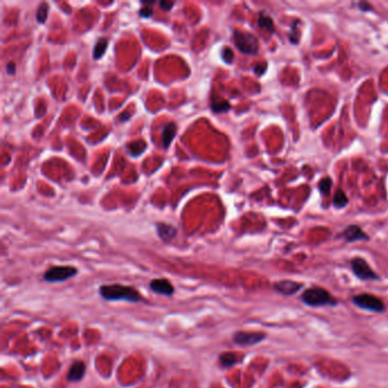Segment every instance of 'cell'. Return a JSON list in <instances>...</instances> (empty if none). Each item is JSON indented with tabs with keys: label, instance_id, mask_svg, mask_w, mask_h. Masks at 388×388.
Returning a JSON list of instances; mask_svg holds the SVG:
<instances>
[{
	"label": "cell",
	"instance_id": "603a6c76",
	"mask_svg": "<svg viewBox=\"0 0 388 388\" xmlns=\"http://www.w3.org/2000/svg\"><path fill=\"white\" fill-rule=\"evenodd\" d=\"M174 6V2L172 1H161L159 2V8L162 9V11H165V12H169L170 9Z\"/></svg>",
	"mask_w": 388,
	"mask_h": 388
},
{
	"label": "cell",
	"instance_id": "30bf717a",
	"mask_svg": "<svg viewBox=\"0 0 388 388\" xmlns=\"http://www.w3.org/2000/svg\"><path fill=\"white\" fill-rule=\"evenodd\" d=\"M302 283L290 281V280H283V281H279L275 285V288L277 292H279L282 295H293L296 292L301 289Z\"/></svg>",
	"mask_w": 388,
	"mask_h": 388
},
{
	"label": "cell",
	"instance_id": "7402d4cb",
	"mask_svg": "<svg viewBox=\"0 0 388 388\" xmlns=\"http://www.w3.org/2000/svg\"><path fill=\"white\" fill-rule=\"evenodd\" d=\"M139 15L141 16V17H143V18L152 17V16H153V9L149 8V7H142L139 11Z\"/></svg>",
	"mask_w": 388,
	"mask_h": 388
},
{
	"label": "cell",
	"instance_id": "ba28073f",
	"mask_svg": "<svg viewBox=\"0 0 388 388\" xmlns=\"http://www.w3.org/2000/svg\"><path fill=\"white\" fill-rule=\"evenodd\" d=\"M149 287H151L152 292H154L158 295L171 296L174 293V287L165 278L153 279L151 283H149Z\"/></svg>",
	"mask_w": 388,
	"mask_h": 388
},
{
	"label": "cell",
	"instance_id": "44dd1931",
	"mask_svg": "<svg viewBox=\"0 0 388 388\" xmlns=\"http://www.w3.org/2000/svg\"><path fill=\"white\" fill-rule=\"evenodd\" d=\"M222 57H223V60H224V62H226V63L230 64L231 62L233 61V50H231L230 48H224L223 51H222Z\"/></svg>",
	"mask_w": 388,
	"mask_h": 388
},
{
	"label": "cell",
	"instance_id": "5b68a950",
	"mask_svg": "<svg viewBox=\"0 0 388 388\" xmlns=\"http://www.w3.org/2000/svg\"><path fill=\"white\" fill-rule=\"evenodd\" d=\"M353 303L358 308L367 310L371 312H383L385 311V304L380 298L371 294H360L353 297Z\"/></svg>",
	"mask_w": 388,
	"mask_h": 388
},
{
	"label": "cell",
	"instance_id": "e0dca14e",
	"mask_svg": "<svg viewBox=\"0 0 388 388\" xmlns=\"http://www.w3.org/2000/svg\"><path fill=\"white\" fill-rule=\"evenodd\" d=\"M48 12H49V5H48L47 2H42V4L39 5V7L37 9V14H35L37 21L39 23H41V24L47 21Z\"/></svg>",
	"mask_w": 388,
	"mask_h": 388
},
{
	"label": "cell",
	"instance_id": "7c38bea8",
	"mask_svg": "<svg viewBox=\"0 0 388 388\" xmlns=\"http://www.w3.org/2000/svg\"><path fill=\"white\" fill-rule=\"evenodd\" d=\"M157 233L159 238H161L162 240L164 241H169L171 239H173L175 237V234H177V230H175V228L173 226H171V224H166V223H158L157 226Z\"/></svg>",
	"mask_w": 388,
	"mask_h": 388
},
{
	"label": "cell",
	"instance_id": "8992f818",
	"mask_svg": "<svg viewBox=\"0 0 388 388\" xmlns=\"http://www.w3.org/2000/svg\"><path fill=\"white\" fill-rule=\"evenodd\" d=\"M352 270H353L354 275L361 280H377L379 279L376 273L372 271L370 268L369 264L361 257H357L352 261Z\"/></svg>",
	"mask_w": 388,
	"mask_h": 388
},
{
	"label": "cell",
	"instance_id": "d4e9b609",
	"mask_svg": "<svg viewBox=\"0 0 388 388\" xmlns=\"http://www.w3.org/2000/svg\"><path fill=\"white\" fill-rule=\"evenodd\" d=\"M265 68H266V65H265V66L261 67V65H260V64H257V65H256V67L254 68V70H255V72H256L257 74H262L263 72L265 71Z\"/></svg>",
	"mask_w": 388,
	"mask_h": 388
},
{
	"label": "cell",
	"instance_id": "5bb4252c",
	"mask_svg": "<svg viewBox=\"0 0 388 388\" xmlns=\"http://www.w3.org/2000/svg\"><path fill=\"white\" fill-rule=\"evenodd\" d=\"M107 46H109V40H107L106 38H100L99 40L96 42L93 51L94 60H99V58L103 57V55L105 54V51L107 49Z\"/></svg>",
	"mask_w": 388,
	"mask_h": 388
},
{
	"label": "cell",
	"instance_id": "7a4b0ae2",
	"mask_svg": "<svg viewBox=\"0 0 388 388\" xmlns=\"http://www.w3.org/2000/svg\"><path fill=\"white\" fill-rule=\"evenodd\" d=\"M302 301L310 306H322L336 304L335 298L329 294L327 290L314 287L305 290L302 295Z\"/></svg>",
	"mask_w": 388,
	"mask_h": 388
},
{
	"label": "cell",
	"instance_id": "ac0fdd59",
	"mask_svg": "<svg viewBox=\"0 0 388 388\" xmlns=\"http://www.w3.org/2000/svg\"><path fill=\"white\" fill-rule=\"evenodd\" d=\"M219 360H220V363L222 367H224V368L231 367V366H233V364L237 363V355L234 353H223L220 355Z\"/></svg>",
	"mask_w": 388,
	"mask_h": 388
},
{
	"label": "cell",
	"instance_id": "8fae6325",
	"mask_svg": "<svg viewBox=\"0 0 388 388\" xmlns=\"http://www.w3.org/2000/svg\"><path fill=\"white\" fill-rule=\"evenodd\" d=\"M86 374V364L81 361H76L72 364L67 373V380L70 381H80Z\"/></svg>",
	"mask_w": 388,
	"mask_h": 388
},
{
	"label": "cell",
	"instance_id": "4fadbf2b",
	"mask_svg": "<svg viewBox=\"0 0 388 388\" xmlns=\"http://www.w3.org/2000/svg\"><path fill=\"white\" fill-rule=\"evenodd\" d=\"M175 133H177V124H175V123L173 122L168 123V124L164 126L162 138H163V145H164L165 148H168L169 146L171 145L172 140H173L175 137Z\"/></svg>",
	"mask_w": 388,
	"mask_h": 388
},
{
	"label": "cell",
	"instance_id": "cb8c5ba5",
	"mask_svg": "<svg viewBox=\"0 0 388 388\" xmlns=\"http://www.w3.org/2000/svg\"><path fill=\"white\" fill-rule=\"evenodd\" d=\"M7 73L8 74H11V76H14L15 74V71H16V66H15V64L13 63V62H11V63H8L7 64Z\"/></svg>",
	"mask_w": 388,
	"mask_h": 388
},
{
	"label": "cell",
	"instance_id": "d6986e66",
	"mask_svg": "<svg viewBox=\"0 0 388 388\" xmlns=\"http://www.w3.org/2000/svg\"><path fill=\"white\" fill-rule=\"evenodd\" d=\"M211 107L215 113H222L229 110L230 105L226 100H220V102H212Z\"/></svg>",
	"mask_w": 388,
	"mask_h": 388
},
{
	"label": "cell",
	"instance_id": "6da1fadb",
	"mask_svg": "<svg viewBox=\"0 0 388 388\" xmlns=\"http://www.w3.org/2000/svg\"><path fill=\"white\" fill-rule=\"evenodd\" d=\"M99 294L104 299L110 302L125 301L130 303H138L143 301L142 295L140 294L139 290L131 286L120 285V283L100 286Z\"/></svg>",
	"mask_w": 388,
	"mask_h": 388
},
{
	"label": "cell",
	"instance_id": "3957f363",
	"mask_svg": "<svg viewBox=\"0 0 388 388\" xmlns=\"http://www.w3.org/2000/svg\"><path fill=\"white\" fill-rule=\"evenodd\" d=\"M233 42L241 53L255 55L259 51V41L248 32L236 30L233 32Z\"/></svg>",
	"mask_w": 388,
	"mask_h": 388
},
{
	"label": "cell",
	"instance_id": "9a60e30c",
	"mask_svg": "<svg viewBox=\"0 0 388 388\" xmlns=\"http://www.w3.org/2000/svg\"><path fill=\"white\" fill-rule=\"evenodd\" d=\"M259 25L263 30H266L269 32H273V21L270 16L266 14L265 12H261L259 15Z\"/></svg>",
	"mask_w": 388,
	"mask_h": 388
},
{
	"label": "cell",
	"instance_id": "9c48e42d",
	"mask_svg": "<svg viewBox=\"0 0 388 388\" xmlns=\"http://www.w3.org/2000/svg\"><path fill=\"white\" fill-rule=\"evenodd\" d=\"M345 240L355 241V240H368V236L362 231L358 226H348L341 234Z\"/></svg>",
	"mask_w": 388,
	"mask_h": 388
},
{
	"label": "cell",
	"instance_id": "277c9868",
	"mask_svg": "<svg viewBox=\"0 0 388 388\" xmlns=\"http://www.w3.org/2000/svg\"><path fill=\"white\" fill-rule=\"evenodd\" d=\"M78 275V269L71 265H56L45 272L44 279L47 282H62Z\"/></svg>",
	"mask_w": 388,
	"mask_h": 388
},
{
	"label": "cell",
	"instance_id": "52a82bcc",
	"mask_svg": "<svg viewBox=\"0 0 388 388\" xmlns=\"http://www.w3.org/2000/svg\"><path fill=\"white\" fill-rule=\"evenodd\" d=\"M266 337L263 332H248V331H238L233 335V341L240 346H249V345L259 344Z\"/></svg>",
	"mask_w": 388,
	"mask_h": 388
},
{
	"label": "cell",
	"instance_id": "2e32d148",
	"mask_svg": "<svg viewBox=\"0 0 388 388\" xmlns=\"http://www.w3.org/2000/svg\"><path fill=\"white\" fill-rule=\"evenodd\" d=\"M332 203H334V206L337 208L345 207L348 204V198L346 196V194H345L341 189H337V191H336L334 195V201H332Z\"/></svg>",
	"mask_w": 388,
	"mask_h": 388
},
{
	"label": "cell",
	"instance_id": "ffe728a7",
	"mask_svg": "<svg viewBox=\"0 0 388 388\" xmlns=\"http://www.w3.org/2000/svg\"><path fill=\"white\" fill-rule=\"evenodd\" d=\"M331 186H332V181H331L330 178L321 179L320 182H319V189H320L321 194L328 195L329 192H330Z\"/></svg>",
	"mask_w": 388,
	"mask_h": 388
}]
</instances>
